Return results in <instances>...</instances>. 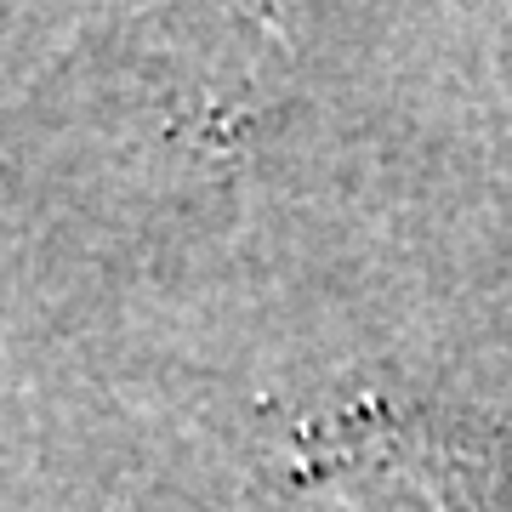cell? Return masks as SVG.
Wrapping results in <instances>:
<instances>
[{
	"label": "cell",
	"mask_w": 512,
	"mask_h": 512,
	"mask_svg": "<svg viewBox=\"0 0 512 512\" xmlns=\"http://www.w3.org/2000/svg\"><path fill=\"white\" fill-rule=\"evenodd\" d=\"M296 495L308 512H512V461L456 416L359 399L308 427Z\"/></svg>",
	"instance_id": "cell-1"
}]
</instances>
